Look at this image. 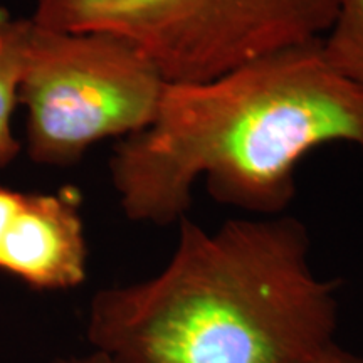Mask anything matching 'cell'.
I'll list each match as a JSON object with an SVG mask.
<instances>
[{"label":"cell","instance_id":"obj_9","mask_svg":"<svg viewBox=\"0 0 363 363\" xmlns=\"http://www.w3.org/2000/svg\"><path fill=\"white\" fill-rule=\"evenodd\" d=\"M51 363H111L101 353L91 352L88 355H72V357H61L52 360Z\"/></svg>","mask_w":363,"mask_h":363},{"label":"cell","instance_id":"obj_8","mask_svg":"<svg viewBox=\"0 0 363 363\" xmlns=\"http://www.w3.org/2000/svg\"><path fill=\"white\" fill-rule=\"evenodd\" d=\"M313 363H363V358L340 348L337 343L330 347L323 355H320Z\"/></svg>","mask_w":363,"mask_h":363},{"label":"cell","instance_id":"obj_3","mask_svg":"<svg viewBox=\"0 0 363 363\" xmlns=\"http://www.w3.org/2000/svg\"><path fill=\"white\" fill-rule=\"evenodd\" d=\"M342 0H34L30 19L138 48L167 83H197L323 40Z\"/></svg>","mask_w":363,"mask_h":363},{"label":"cell","instance_id":"obj_1","mask_svg":"<svg viewBox=\"0 0 363 363\" xmlns=\"http://www.w3.org/2000/svg\"><path fill=\"white\" fill-rule=\"evenodd\" d=\"M331 143L363 150V89L316 40L167 83L152 123L113 150L110 175L133 222L179 224L201 179L219 203L272 217L296 195L299 162Z\"/></svg>","mask_w":363,"mask_h":363},{"label":"cell","instance_id":"obj_10","mask_svg":"<svg viewBox=\"0 0 363 363\" xmlns=\"http://www.w3.org/2000/svg\"><path fill=\"white\" fill-rule=\"evenodd\" d=\"M9 17H11V16H9L7 11H4V9H0V26H2L4 22H6V21L9 19Z\"/></svg>","mask_w":363,"mask_h":363},{"label":"cell","instance_id":"obj_2","mask_svg":"<svg viewBox=\"0 0 363 363\" xmlns=\"http://www.w3.org/2000/svg\"><path fill=\"white\" fill-rule=\"evenodd\" d=\"M338 286L294 217H184L158 274L94 294L86 335L111 363H313L335 345Z\"/></svg>","mask_w":363,"mask_h":363},{"label":"cell","instance_id":"obj_6","mask_svg":"<svg viewBox=\"0 0 363 363\" xmlns=\"http://www.w3.org/2000/svg\"><path fill=\"white\" fill-rule=\"evenodd\" d=\"M30 21L9 19L0 26V169L16 160L21 143L12 133L11 118L19 103L26 40Z\"/></svg>","mask_w":363,"mask_h":363},{"label":"cell","instance_id":"obj_4","mask_svg":"<svg viewBox=\"0 0 363 363\" xmlns=\"http://www.w3.org/2000/svg\"><path fill=\"white\" fill-rule=\"evenodd\" d=\"M19 103L30 160L67 167L94 143L147 128L167 81L133 44L108 34L65 33L30 19Z\"/></svg>","mask_w":363,"mask_h":363},{"label":"cell","instance_id":"obj_5","mask_svg":"<svg viewBox=\"0 0 363 363\" xmlns=\"http://www.w3.org/2000/svg\"><path fill=\"white\" fill-rule=\"evenodd\" d=\"M0 271L39 291L78 288L88 276L79 195L0 187Z\"/></svg>","mask_w":363,"mask_h":363},{"label":"cell","instance_id":"obj_7","mask_svg":"<svg viewBox=\"0 0 363 363\" xmlns=\"http://www.w3.org/2000/svg\"><path fill=\"white\" fill-rule=\"evenodd\" d=\"M321 48L326 61L363 89V0H342Z\"/></svg>","mask_w":363,"mask_h":363}]
</instances>
